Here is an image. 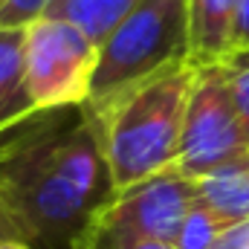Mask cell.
Instances as JSON below:
<instances>
[{
    "mask_svg": "<svg viewBox=\"0 0 249 249\" xmlns=\"http://www.w3.org/2000/svg\"><path fill=\"white\" fill-rule=\"evenodd\" d=\"M110 194L99 124L84 105L0 124V209L32 249H72Z\"/></svg>",
    "mask_w": 249,
    "mask_h": 249,
    "instance_id": "6da1fadb",
    "label": "cell"
},
{
    "mask_svg": "<svg viewBox=\"0 0 249 249\" xmlns=\"http://www.w3.org/2000/svg\"><path fill=\"white\" fill-rule=\"evenodd\" d=\"M194 78L197 67L183 61L105 105H84L99 124L113 191H124L177 162Z\"/></svg>",
    "mask_w": 249,
    "mask_h": 249,
    "instance_id": "7a4b0ae2",
    "label": "cell"
},
{
    "mask_svg": "<svg viewBox=\"0 0 249 249\" xmlns=\"http://www.w3.org/2000/svg\"><path fill=\"white\" fill-rule=\"evenodd\" d=\"M183 61H188V0H139L99 47L84 105H105Z\"/></svg>",
    "mask_w": 249,
    "mask_h": 249,
    "instance_id": "3957f363",
    "label": "cell"
},
{
    "mask_svg": "<svg viewBox=\"0 0 249 249\" xmlns=\"http://www.w3.org/2000/svg\"><path fill=\"white\" fill-rule=\"evenodd\" d=\"M194 203V180L171 165L124 191H113L90 214L72 249H130L142 241L174 244Z\"/></svg>",
    "mask_w": 249,
    "mask_h": 249,
    "instance_id": "277c9868",
    "label": "cell"
},
{
    "mask_svg": "<svg viewBox=\"0 0 249 249\" xmlns=\"http://www.w3.org/2000/svg\"><path fill=\"white\" fill-rule=\"evenodd\" d=\"M99 47L72 23L38 18L26 26V90L35 110L84 105Z\"/></svg>",
    "mask_w": 249,
    "mask_h": 249,
    "instance_id": "5b68a950",
    "label": "cell"
},
{
    "mask_svg": "<svg viewBox=\"0 0 249 249\" xmlns=\"http://www.w3.org/2000/svg\"><path fill=\"white\" fill-rule=\"evenodd\" d=\"M249 151L241 119L235 113L226 75L220 64L197 67V78L188 96L183 133H180V151H177V168L197 180L209 174L212 168L241 157Z\"/></svg>",
    "mask_w": 249,
    "mask_h": 249,
    "instance_id": "8992f818",
    "label": "cell"
},
{
    "mask_svg": "<svg viewBox=\"0 0 249 249\" xmlns=\"http://www.w3.org/2000/svg\"><path fill=\"white\" fill-rule=\"evenodd\" d=\"M238 0H188V61L220 64L232 53V23Z\"/></svg>",
    "mask_w": 249,
    "mask_h": 249,
    "instance_id": "52a82bcc",
    "label": "cell"
},
{
    "mask_svg": "<svg viewBox=\"0 0 249 249\" xmlns=\"http://www.w3.org/2000/svg\"><path fill=\"white\" fill-rule=\"evenodd\" d=\"M197 203L206 206L223 226L249 217V151L212 168L194 180Z\"/></svg>",
    "mask_w": 249,
    "mask_h": 249,
    "instance_id": "ba28073f",
    "label": "cell"
},
{
    "mask_svg": "<svg viewBox=\"0 0 249 249\" xmlns=\"http://www.w3.org/2000/svg\"><path fill=\"white\" fill-rule=\"evenodd\" d=\"M32 110L26 90V29L0 26V124Z\"/></svg>",
    "mask_w": 249,
    "mask_h": 249,
    "instance_id": "9c48e42d",
    "label": "cell"
},
{
    "mask_svg": "<svg viewBox=\"0 0 249 249\" xmlns=\"http://www.w3.org/2000/svg\"><path fill=\"white\" fill-rule=\"evenodd\" d=\"M139 0H53L44 18H55L81 29L96 47H102L113 29L136 9Z\"/></svg>",
    "mask_w": 249,
    "mask_h": 249,
    "instance_id": "30bf717a",
    "label": "cell"
},
{
    "mask_svg": "<svg viewBox=\"0 0 249 249\" xmlns=\"http://www.w3.org/2000/svg\"><path fill=\"white\" fill-rule=\"evenodd\" d=\"M226 226L206 206L194 203L188 209V214H186V220H183V226H180V232H177V238H174V247L177 249H212L214 241H217V235Z\"/></svg>",
    "mask_w": 249,
    "mask_h": 249,
    "instance_id": "8fae6325",
    "label": "cell"
},
{
    "mask_svg": "<svg viewBox=\"0 0 249 249\" xmlns=\"http://www.w3.org/2000/svg\"><path fill=\"white\" fill-rule=\"evenodd\" d=\"M220 67H223V75H226V87H229L235 113L241 119L244 136H247V142H249V50L229 53L220 61Z\"/></svg>",
    "mask_w": 249,
    "mask_h": 249,
    "instance_id": "7c38bea8",
    "label": "cell"
},
{
    "mask_svg": "<svg viewBox=\"0 0 249 249\" xmlns=\"http://www.w3.org/2000/svg\"><path fill=\"white\" fill-rule=\"evenodd\" d=\"M53 0H0V26L6 29H26L32 20L44 18Z\"/></svg>",
    "mask_w": 249,
    "mask_h": 249,
    "instance_id": "4fadbf2b",
    "label": "cell"
},
{
    "mask_svg": "<svg viewBox=\"0 0 249 249\" xmlns=\"http://www.w3.org/2000/svg\"><path fill=\"white\" fill-rule=\"evenodd\" d=\"M212 249H249V217L241 220V223L226 226L217 235V241H214Z\"/></svg>",
    "mask_w": 249,
    "mask_h": 249,
    "instance_id": "5bb4252c",
    "label": "cell"
},
{
    "mask_svg": "<svg viewBox=\"0 0 249 249\" xmlns=\"http://www.w3.org/2000/svg\"><path fill=\"white\" fill-rule=\"evenodd\" d=\"M249 50V0H238L235 23H232V53Z\"/></svg>",
    "mask_w": 249,
    "mask_h": 249,
    "instance_id": "9a60e30c",
    "label": "cell"
},
{
    "mask_svg": "<svg viewBox=\"0 0 249 249\" xmlns=\"http://www.w3.org/2000/svg\"><path fill=\"white\" fill-rule=\"evenodd\" d=\"M0 241H20V235H18V229H15V223L9 220V214L0 209Z\"/></svg>",
    "mask_w": 249,
    "mask_h": 249,
    "instance_id": "2e32d148",
    "label": "cell"
},
{
    "mask_svg": "<svg viewBox=\"0 0 249 249\" xmlns=\"http://www.w3.org/2000/svg\"><path fill=\"white\" fill-rule=\"evenodd\" d=\"M130 249H177V247L165 244V241H142V244H133Z\"/></svg>",
    "mask_w": 249,
    "mask_h": 249,
    "instance_id": "e0dca14e",
    "label": "cell"
},
{
    "mask_svg": "<svg viewBox=\"0 0 249 249\" xmlns=\"http://www.w3.org/2000/svg\"><path fill=\"white\" fill-rule=\"evenodd\" d=\"M0 249H32L26 241H0Z\"/></svg>",
    "mask_w": 249,
    "mask_h": 249,
    "instance_id": "ac0fdd59",
    "label": "cell"
}]
</instances>
